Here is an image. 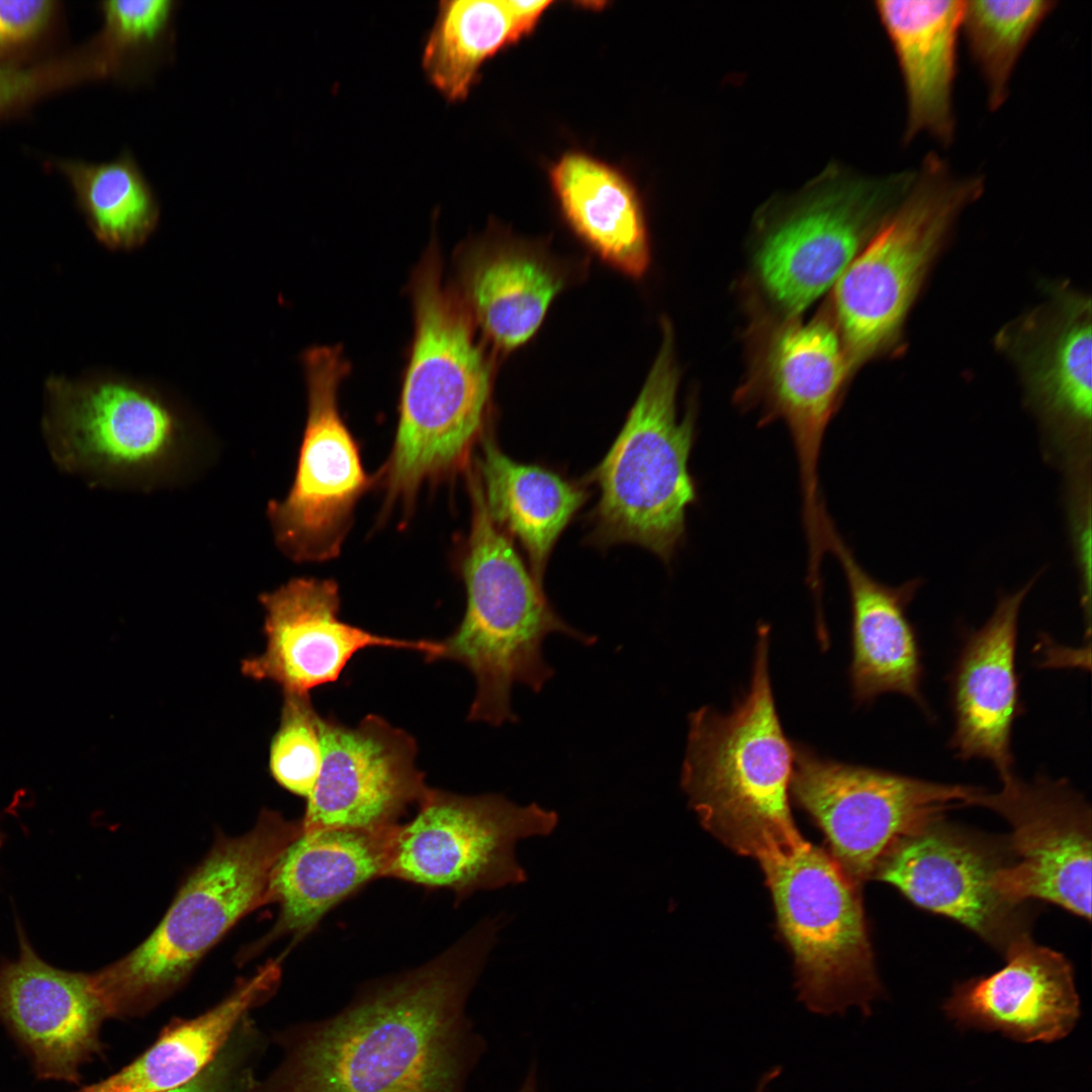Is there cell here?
<instances>
[{"instance_id":"6da1fadb","label":"cell","mask_w":1092,"mask_h":1092,"mask_svg":"<svg viewBox=\"0 0 1092 1092\" xmlns=\"http://www.w3.org/2000/svg\"><path fill=\"white\" fill-rule=\"evenodd\" d=\"M502 924L486 918L431 961L360 988L340 1012L281 1031L280 1065L248 1092H466L485 1052L466 1005Z\"/></svg>"},{"instance_id":"7a4b0ae2","label":"cell","mask_w":1092,"mask_h":1092,"mask_svg":"<svg viewBox=\"0 0 1092 1092\" xmlns=\"http://www.w3.org/2000/svg\"><path fill=\"white\" fill-rule=\"evenodd\" d=\"M412 299L414 341L395 441L381 473L389 503H410L423 483L467 465L491 389L473 322L457 292L445 285L436 248L414 273Z\"/></svg>"},{"instance_id":"3957f363","label":"cell","mask_w":1092,"mask_h":1092,"mask_svg":"<svg viewBox=\"0 0 1092 1092\" xmlns=\"http://www.w3.org/2000/svg\"><path fill=\"white\" fill-rule=\"evenodd\" d=\"M768 650V628L759 626L744 696L728 714L703 706L689 715L680 772L705 829L758 861L805 841L789 805L794 746L776 709Z\"/></svg>"},{"instance_id":"277c9868","label":"cell","mask_w":1092,"mask_h":1092,"mask_svg":"<svg viewBox=\"0 0 1092 1092\" xmlns=\"http://www.w3.org/2000/svg\"><path fill=\"white\" fill-rule=\"evenodd\" d=\"M471 527L462 563L467 594L464 617L441 641L439 659L465 666L476 684L468 720L500 726L515 723V685L539 693L554 669L543 654L553 633L583 644L597 638L567 624L554 610L540 582L525 565L512 540L491 520L476 469L468 471Z\"/></svg>"},{"instance_id":"5b68a950","label":"cell","mask_w":1092,"mask_h":1092,"mask_svg":"<svg viewBox=\"0 0 1092 1092\" xmlns=\"http://www.w3.org/2000/svg\"><path fill=\"white\" fill-rule=\"evenodd\" d=\"M300 832V821L265 809L249 832L217 839L146 940L92 973L109 1018L155 1007L236 922L268 903L272 871Z\"/></svg>"},{"instance_id":"8992f818","label":"cell","mask_w":1092,"mask_h":1092,"mask_svg":"<svg viewBox=\"0 0 1092 1092\" xmlns=\"http://www.w3.org/2000/svg\"><path fill=\"white\" fill-rule=\"evenodd\" d=\"M679 371L673 334L662 323V341L646 381L616 440L588 478L600 497L589 516V541L632 543L669 562L686 536L688 509L697 502L689 469L696 411L679 419Z\"/></svg>"},{"instance_id":"52a82bcc","label":"cell","mask_w":1092,"mask_h":1092,"mask_svg":"<svg viewBox=\"0 0 1092 1092\" xmlns=\"http://www.w3.org/2000/svg\"><path fill=\"white\" fill-rule=\"evenodd\" d=\"M43 432L60 468L109 488L178 485L200 472L212 451L171 402L123 380H51Z\"/></svg>"},{"instance_id":"ba28073f","label":"cell","mask_w":1092,"mask_h":1092,"mask_svg":"<svg viewBox=\"0 0 1092 1092\" xmlns=\"http://www.w3.org/2000/svg\"><path fill=\"white\" fill-rule=\"evenodd\" d=\"M985 189L928 153L899 205L848 265L827 305L856 370L897 340L930 262L964 210Z\"/></svg>"},{"instance_id":"9c48e42d","label":"cell","mask_w":1092,"mask_h":1092,"mask_svg":"<svg viewBox=\"0 0 1092 1092\" xmlns=\"http://www.w3.org/2000/svg\"><path fill=\"white\" fill-rule=\"evenodd\" d=\"M795 966L799 1000L816 1014L864 1016L883 994L858 885L806 840L759 860Z\"/></svg>"},{"instance_id":"30bf717a","label":"cell","mask_w":1092,"mask_h":1092,"mask_svg":"<svg viewBox=\"0 0 1092 1092\" xmlns=\"http://www.w3.org/2000/svg\"><path fill=\"white\" fill-rule=\"evenodd\" d=\"M759 324V323H758ZM745 382L735 402L760 412L759 425L783 421L796 453L808 551L822 549L830 517L819 462L824 436L855 371L825 304L808 322L781 317L758 325Z\"/></svg>"},{"instance_id":"8fae6325","label":"cell","mask_w":1092,"mask_h":1092,"mask_svg":"<svg viewBox=\"0 0 1092 1092\" xmlns=\"http://www.w3.org/2000/svg\"><path fill=\"white\" fill-rule=\"evenodd\" d=\"M916 168L881 177L824 179L764 232L753 266L782 313L800 316L832 288L909 191Z\"/></svg>"},{"instance_id":"7c38bea8","label":"cell","mask_w":1092,"mask_h":1092,"mask_svg":"<svg viewBox=\"0 0 1092 1092\" xmlns=\"http://www.w3.org/2000/svg\"><path fill=\"white\" fill-rule=\"evenodd\" d=\"M557 823V813L537 803L430 788L413 819L393 830L386 877L447 889L458 900L519 885L527 873L517 860V842L549 835Z\"/></svg>"},{"instance_id":"4fadbf2b","label":"cell","mask_w":1092,"mask_h":1092,"mask_svg":"<svg viewBox=\"0 0 1092 1092\" xmlns=\"http://www.w3.org/2000/svg\"><path fill=\"white\" fill-rule=\"evenodd\" d=\"M793 746L790 793L825 834L830 856L858 886L873 879L897 840L948 810L970 806L981 789L839 762Z\"/></svg>"},{"instance_id":"5bb4252c","label":"cell","mask_w":1092,"mask_h":1092,"mask_svg":"<svg viewBox=\"0 0 1092 1092\" xmlns=\"http://www.w3.org/2000/svg\"><path fill=\"white\" fill-rule=\"evenodd\" d=\"M307 419L290 490L268 504L279 549L292 560L321 561L338 554L353 509L368 486L357 445L339 408L348 372L342 349L322 346L304 357Z\"/></svg>"},{"instance_id":"9a60e30c","label":"cell","mask_w":1092,"mask_h":1092,"mask_svg":"<svg viewBox=\"0 0 1092 1092\" xmlns=\"http://www.w3.org/2000/svg\"><path fill=\"white\" fill-rule=\"evenodd\" d=\"M999 840L937 817L897 840L873 879L896 888L913 905L948 917L1004 952L1030 934L1029 904L1007 900L998 887L1009 864Z\"/></svg>"},{"instance_id":"2e32d148","label":"cell","mask_w":1092,"mask_h":1092,"mask_svg":"<svg viewBox=\"0 0 1092 1092\" xmlns=\"http://www.w3.org/2000/svg\"><path fill=\"white\" fill-rule=\"evenodd\" d=\"M1001 788H981L971 801L1002 817L1010 862L998 887L1015 904L1044 901L1090 920L1091 809L1066 781L1003 778Z\"/></svg>"},{"instance_id":"e0dca14e","label":"cell","mask_w":1092,"mask_h":1092,"mask_svg":"<svg viewBox=\"0 0 1092 1092\" xmlns=\"http://www.w3.org/2000/svg\"><path fill=\"white\" fill-rule=\"evenodd\" d=\"M322 767L301 830H383L400 824L430 787L418 768L415 738L380 716L357 726L321 719Z\"/></svg>"},{"instance_id":"ac0fdd59","label":"cell","mask_w":1092,"mask_h":1092,"mask_svg":"<svg viewBox=\"0 0 1092 1092\" xmlns=\"http://www.w3.org/2000/svg\"><path fill=\"white\" fill-rule=\"evenodd\" d=\"M19 952L0 965V1023L39 1080L78 1083L81 1069L102 1052L109 1018L92 973L43 961L18 926Z\"/></svg>"},{"instance_id":"d6986e66","label":"cell","mask_w":1092,"mask_h":1092,"mask_svg":"<svg viewBox=\"0 0 1092 1092\" xmlns=\"http://www.w3.org/2000/svg\"><path fill=\"white\" fill-rule=\"evenodd\" d=\"M264 651L242 662V672L256 680H271L283 693L309 691L336 681L351 657L368 647L423 653L438 660L441 641L410 640L377 635L339 619L340 595L331 579L293 578L263 593Z\"/></svg>"},{"instance_id":"ffe728a7","label":"cell","mask_w":1092,"mask_h":1092,"mask_svg":"<svg viewBox=\"0 0 1092 1092\" xmlns=\"http://www.w3.org/2000/svg\"><path fill=\"white\" fill-rule=\"evenodd\" d=\"M1005 966L957 984L943 1004L961 1029L999 1031L1020 1042H1053L1080 1017L1074 971L1068 959L1025 935L1004 952Z\"/></svg>"},{"instance_id":"44dd1931","label":"cell","mask_w":1092,"mask_h":1092,"mask_svg":"<svg viewBox=\"0 0 1092 1092\" xmlns=\"http://www.w3.org/2000/svg\"><path fill=\"white\" fill-rule=\"evenodd\" d=\"M1034 581L1001 597L987 622L967 635L949 678L954 720L949 746L959 759L988 761L1000 780L1014 772L1012 730L1021 712L1018 622Z\"/></svg>"},{"instance_id":"7402d4cb","label":"cell","mask_w":1092,"mask_h":1092,"mask_svg":"<svg viewBox=\"0 0 1092 1092\" xmlns=\"http://www.w3.org/2000/svg\"><path fill=\"white\" fill-rule=\"evenodd\" d=\"M827 551L833 552L843 570L850 599L853 698L858 704H868L881 695L895 693L929 714L922 693V653L907 612L920 580L897 586L877 580L859 564L834 526L827 536Z\"/></svg>"},{"instance_id":"603a6c76","label":"cell","mask_w":1092,"mask_h":1092,"mask_svg":"<svg viewBox=\"0 0 1092 1092\" xmlns=\"http://www.w3.org/2000/svg\"><path fill=\"white\" fill-rule=\"evenodd\" d=\"M1029 397L1064 432L1084 434L1091 423V304L1057 289L1046 302L1005 332Z\"/></svg>"},{"instance_id":"cb8c5ba5","label":"cell","mask_w":1092,"mask_h":1092,"mask_svg":"<svg viewBox=\"0 0 1092 1092\" xmlns=\"http://www.w3.org/2000/svg\"><path fill=\"white\" fill-rule=\"evenodd\" d=\"M394 828L301 830L271 874L267 901L280 913L268 939L301 938L338 903L386 877Z\"/></svg>"},{"instance_id":"d4e9b609","label":"cell","mask_w":1092,"mask_h":1092,"mask_svg":"<svg viewBox=\"0 0 1092 1092\" xmlns=\"http://www.w3.org/2000/svg\"><path fill=\"white\" fill-rule=\"evenodd\" d=\"M965 1L880 0L876 10L894 50L905 92L902 140L920 134L947 149L956 138L954 87Z\"/></svg>"},{"instance_id":"484cf974","label":"cell","mask_w":1092,"mask_h":1092,"mask_svg":"<svg viewBox=\"0 0 1092 1092\" xmlns=\"http://www.w3.org/2000/svg\"><path fill=\"white\" fill-rule=\"evenodd\" d=\"M460 260L461 301L473 324L500 350L527 342L540 327L563 280L526 249L483 242Z\"/></svg>"},{"instance_id":"4316f807","label":"cell","mask_w":1092,"mask_h":1092,"mask_svg":"<svg viewBox=\"0 0 1092 1092\" xmlns=\"http://www.w3.org/2000/svg\"><path fill=\"white\" fill-rule=\"evenodd\" d=\"M280 977L277 962L266 964L208 1011L168 1026L119 1072L72 1092H166L192 1081L218 1057L244 1016L273 995Z\"/></svg>"},{"instance_id":"83f0119b","label":"cell","mask_w":1092,"mask_h":1092,"mask_svg":"<svg viewBox=\"0 0 1092 1092\" xmlns=\"http://www.w3.org/2000/svg\"><path fill=\"white\" fill-rule=\"evenodd\" d=\"M476 470L491 520L519 541L542 582L554 545L587 498L585 488L551 469L513 460L491 436L482 441Z\"/></svg>"},{"instance_id":"f1b7e54d","label":"cell","mask_w":1092,"mask_h":1092,"mask_svg":"<svg viewBox=\"0 0 1092 1092\" xmlns=\"http://www.w3.org/2000/svg\"><path fill=\"white\" fill-rule=\"evenodd\" d=\"M550 180L575 233L606 262L632 277L643 275L650 249L639 198L616 169L586 154L568 153Z\"/></svg>"},{"instance_id":"f546056e","label":"cell","mask_w":1092,"mask_h":1092,"mask_svg":"<svg viewBox=\"0 0 1092 1092\" xmlns=\"http://www.w3.org/2000/svg\"><path fill=\"white\" fill-rule=\"evenodd\" d=\"M551 1L447 0L423 54L429 81L448 100L464 99L482 64L532 31Z\"/></svg>"},{"instance_id":"4dcf8cb0","label":"cell","mask_w":1092,"mask_h":1092,"mask_svg":"<svg viewBox=\"0 0 1092 1092\" xmlns=\"http://www.w3.org/2000/svg\"><path fill=\"white\" fill-rule=\"evenodd\" d=\"M174 0L100 3V33L79 59L83 79L104 78L129 88L144 85L175 57Z\"/></svg>"},{"instance_id":"1f68e13d","label":"cell","mask_w":1092,"mask_h":1092,"mask_svg":"<svg viewBox=\"0 0 1092 1092\" xmlns=\"http://www.w3.org/2000/svg\"><path fill=\"white\" fill-rule=\"evenodd\" d=\"M97 238L112 248L144 243L159 220L155 192L133 155L122 152L104 163L60 164Z\"/></svg>"},{"instance_id":"d6a6232c","label":"cell","mask_w":1092,"mask_h":1092,"mask_svg":"<svg viewBox=\"0 0 1092 1092\" xmlns=\"http://www.w3.org/2000/svg\"><path fill=\"white\" fill-rule=\"evenodd\" d=\"M1057 5L1055 0L965 1L961 33L983 81L990 111L1005 104L1020 57Z\"/></svg>"},{"instance_id":"836d02e7","label":"cell","mask_w":1092,"mask_h":1092,"mask_svg":"<svg viewBox=\"0 0 1092 1092\" xmlns=\"http://www.w3.org/2000/svg\"><path fill=\"white\" fill-rule=\"evenodd\" d=\"M321 719L309 694L283 693L280 724L270 746V771L281 787L306 799L322 767Z\"/></svg>"},{"instance_id":"e575fe53","label":"cell","mask_w":1092,"mask_h":1092,"mask_svg":"<svg viewBox=\"0 0 1092 1092\" xmlns=\"http://www.w3.org/2000/svg\"><path fill=\"white\" fill-rule=\"evenodd\" d=\"M55 2L0 0V53L35 37L47 25Z\"/></svg>"},{"instance_id":"d590c367","label":"cell","mask_w":1092,"mask_h":1092,"mask_svg":"<svg viewBox=\"0 0 1092 1092\" xmlns=\"http://www.w3.org/2000/svg\"><path fill=\"white\" fill-rule=\"evenodd\" d=\"M235 1060L226 1055L218 1057L192 1081L166 1092H247L243 1089Z\"/></svg>"},{"instance_id":"8d00e7d4","label":"cell","mask_w":1092,"mask_h":1092,"mask_svg":"<svg viewBox=\"0 0 1092 1092\" xmlns=\"http://www.w3.org/2000/svg\"><path fill=\"white\" fill-rule=\"evenodd\" d=\"M46 76L39 69L0 65V110L32 96L48 81Z\"/></svg>"},{"instance_id":"74e56055","label":"cell","mask_w":1092,"mask_h":1092,"mask_svg":"<svg viewBox=\"0 0 1092 1092\" xmlns=\"http://www.w3.org/2000/svg\"><path fill=\"white\" fill-rule=\"evenodd\" d=\"M518 1092H538L536 1070L531 1069Z\"/></svg>"},{"instance_id":"f35d334b","label":"cell","mask_w":1092,"mask_h":1092,"mask_svg":"<svg viewBox=\"0 0 1092 1092\" xmlns=\"http://www.w3.org/2000/svg\"><path fill=\"white\" fill-rule=\"evenodd\" d=\"M772 1081L774 1077L769 1073H763L759 1078L753 1092H765Z\"/></svg>"},{"instance_id":"ab89813d","label":"cell","mask_w":1092,"mask_h":1092,"mask_svg":"<svg viewBox=\"0 0 1092 1092\" xmlns=\"http://www.w3.org/2000/svg\"><path fill=\"white\" fill-rule=\"evenodd\" d=\"M0 844H1V837H0Z\"/></svg>"}]
</instances>
